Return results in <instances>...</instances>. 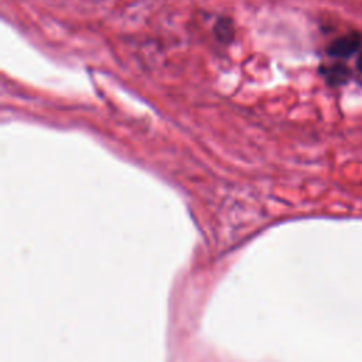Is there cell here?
Here are the masks:
<instances>
[{
  "mask_svg": "<svg viewBox=\"0 0 362 362\" xmlns=\"http://www.w3.org/2000/svg\"><path fill=\"white\" fill-rule=\"evenodd\" d=\"M362 45V35L359 33H349L334 40L328 48L327 54L334 58H348L355 54Z\"/></svg>",
  "mask_w": 362,
  "mask_h": 362,
  "instance_id": "6da1fadb",
  "label": "cell"
},
{
  "mask_svg": "<svg viewBox=\"0 0 362 362\" xmlns=\"http://www.w3.org/2000/svg\"><path fill=\"white\" fill-rule=\"evenodd\" d=\"M322 75L325 76L327 82L331 85V86H339V85H344L349 81L351 78V72L348 69L346 65L338 62V64H332L327 68L322 69Z\"/></svg>",
  "mask_w": 362,
  "mask_h": 362,
  "instance_id": "7a4b0ae2",
  "label": "cell"
},
{
  "mask_svg": "<svg viewBox=\"0 0 362 362\" xmlns=\"http://www.w3.org/2000/svg\"><path fill=\"white\" fill-rule=\"evenodd\" d=\"M356 69L359 71V74H362V51H359L356 57Z\"/></svg>",
  "mask_w": 362,
  "mask_h": 362,
  "instance_id": "3957f363",
  "label": "cell"
}]
</instances>
